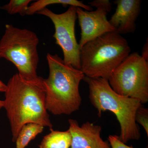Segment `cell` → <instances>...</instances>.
I'll return each instance as SVG.
<instances>
[{
	"mask_svg": "<svg viewBox=\"0 0 148 148\" xmlns=\"http://www.w3.org/2000/svg\"><path fill=\"white\" fill-rule=\"evenodd\" d=\"M6 85L4 108L10 123L13 142L16 141L20 129L27 123H38L52 128L46 106L43 78L27 81L16 73Z\"/></svg>",
	"mask_w": 148,
	"mask_h": 148,
	"instance_id": "cell-1",
	"label": "cell"
},
{
	"mask_svg": "<svg viewBox=\"0 0 148 148\" xmlns=\"http://www.w3.org/2000/svg\"><path fill=\"white\" fill-rule=\"evenodd\" d=\"M49 75L43 79L47 110L55 115H70L79 109L82 98L80 83L85 75L81 70L68 65L57 54L48 53Z\"/></svg>",
	"mask_w": 148,
	"mask_h": 148,
	"instance_id": "cell-2",
	"label": "cell"
},
{
	"mask_svg": "<svg viewBox=\"0 0 148 148\" xmlns=\"http://www.w3.org/2000/svg\"><path fill=\"white\" fill-rule=\"evenodd\" d=\"M83 80L88 85L89 99L98 110V116L106 111L115 115L120 125V141L126 144L130 140H139L141 134L135 118L138 109L143 106L140 101L117 93L108 79L85 76Z\"/></svg>",
	"mask_w": 148,
	"mask_h": 148,
	"instance_id": "cell-3",
	"label": "cell"
},
{
	"mask_svg": "<svg viewBox=\"0 0 148 148\" xmlns=\"http://www.w3.org/2000/svg\"><path fill=\"white\" fill-rule=\"evenodd\" d=\"M130 51L127 40L121 35L116 31L106 33L80 48L81 71L88 77L108 79Z\"/></svg>",
	"mask_w": 148,
	"mask_h": 148,
	"instance_id": "cell-4",
	"label": "cell"
},
{
	"mask_svg": "<svg viewBox=\"0 0 148 148\" xmlns=\"http://www.w3.org/2000/svg\"><path fill=\"white\" fill-rule=\"evenodd\" d=\"M39 39L36 33L6 24L5 32L0 40V58L12 62L18 75L27 81H34L39 62Z\"/></svg>",
	"mask_w": 148,
	"mask_h": 148,
	"instance_id": "cell-5",
	"label": "cell"
},
{
	"mask_svg": "<svg viewBox=\"0 0 148 148\" xmlns=\"http://www.w3.org/2000/svg\"><path fill=\"white\" fill-rule=\"evenodd\" d=\"M112 89L120 95L148 101V61L138 52L130 53L112 72L108 79Z\"/></svg>",
	"mask_w": 148,
	"mask_h": 148,
	"instance_id": "cell-6",
	"label": "cell"
},
{
	"mask_svg": "<svg viewBox=\"0 0 148 148\" xmlns=\"http://www.w3.org/2000/svg\"><path fill=\"white\" fill-rule=\"evenodd\" d=\"M77 8L70 6L67 11L61 14L54 13L46 8L37 14L47 16L53 22L55 28L53 37L56 44L62 49L64 62L75 69L81 70L80 48L75 34Z\"/></svg>",
	"mask_w": 148,
	"mask_h": 148,
	"instance_id": "cell-7",
	"label": "cell"
},
{
	"mask_svg": "<svg viewBox=\"0 0 148 148\" xmlns=\"http://www.w3.org/2000/svg\"><path fill=\"white\" fill-rule=\"evenodd\" d=\"M88 4L92 7L96 8V10L88 11L77 8V18L81 28L80 48L104 34L115 31L107 19V14L112 8L110 2L109 0H94Z\"/></svg>",
	"mask_w": 148,
	"mask_h": 148,
	"instance_id": "cell-8",
	"label": "cell"
},
{
	"mask_svg": "<svg viewBox=\"0 0 148 148\" xmlns=\"http://www.w3.org/2000/svg\"><path fill=\"white\" fill-rule=\"evenodd\" d=\"M69 122L72 137L70 148H112L110 143L101 138L100 125L86 122L79 126L75 120L70 119Z\"/></svg>",
	"mask_w": 148,
	"mask_h": 148,
	"instance_id": "cell-9",
	"label": "cell"
},
{
	"mask_svg": "<svg viewBox=\"0 0 148 148\" xmlns=\"http://www.w3.org/2000/svg\"><path fill=\"white\" fill-rule=\"evenodd\" d=\"M115 12L113 14L110 24L120 35L133 33L136 29L135 21L141 9L140 0H116Z\"/></svg>",
	"mask_w": 148,
	"mask_h": 148,
	"instance_id": "cell-10",
	"label": "cell"
},
{
	"mask_svg": "<svg viewBox=\"0 0 148 148\" xmlns=\"http://www.w3.org/2000/svg\"><path fill=\"white\" fill-rule=\"evenodd\" d=\"M51 132L43 138L39 148H70L72 137L69 130L60 131L50 129Z\"/></svg>",
	"mask_w": 148,
	"mask_h": 148,
	"instance_id": "cell-11",
	"label": "cell"
},
{
	"mask_svg": "<svg viewBox=\"0 0 148 148\" xmlns=\"http://www.w3.org/2000/svg\"><path fill=\"white\" fill-rule=\"evenodd\" d=\"M52 4H61L64 6L69 5L84 9L88 11L92 10V7L84 4L82 2L77 0H39L29 5L26 11V15H33L46 8L47 6Z\"/></svg>",
	"mask_w": 148,
	"mask_h": 148,
	"instance_id": "cell-12",
	"label": "cell"
},
{
	"mask_svg": "<svg viewBox=\"0 0 148 148\" xmlns=\"http://www.w3.org/2000/svg\"><path fill=\"white\" fill-rule=\"evenodd\" d=\"M44 126L38 123H27L21 127L16 141V148H25L32 140L41 133Z\"/></svg>",
	"mask_w": 148,
	"mask_h": 148,
	"instance_id": "cell-13",
	"label": "cell"
},
{
	"mask_svg": "<svg viewBox=\"0 0 148 148\" xmlns=\"http://www.w3.org/2000/svg\"><path fill=\"white\" fill-rule=\"evenodd\" d=\"M32 1L31 0H11L1 9L6 11L11 15L18 13L21 15H25L29 3Z\"/></svg>",
	"mask_w": 148,
	"mask_h": 148,
	"instance_id": "cell-14",
	"label": "cell"
},
{
	"mask_svg": "<svg viewBox=\"0 0 148 148\" xmlns=\"http://www.w3.org/2000/svg\"><path fill=\"white\" fill-rule=\"evenodd\" d=\"M135 121L141 125L145 130L148 136V109L141 106L137 111Z\"/></svg>",
	"mask_w": 148,
	"mask_h": 148,
	"instance_id": "cell-15",
	"label": "cell"
},
{
	"mask_svg": "<svg viewBox=\"0 0 148 148\" xmlns=\"http://www.w3.org/2000/svg\"><path fill=\"white\" fill-rule=\"evenodd\" d=\"M108 139L112 148H134L132 146H127L122 143L117 135H110Z\"/></svg>",
	"mask_w": 148,
	"mask_h": 148,
	"instance_id": "cell-16",
	"label": "cell"
},
{
	"mask_svg": "<svg viewBox=\"0 0 148 148\" xmlns=\"http://www.w3.org/2000/svg\"><path fill=\"white\" fill-rule=\"evenodd\" d=\"M148 40H147V41L146 42L145 44L144 45V46H143V50H142V55H141V56L147 61H148Z\"/></svg>",
	"mask_w": 148,
	"mask_h": 148,
	"instance_id": "cell-17",
	"label": "cell"
},
{
	"mask_svg": "<svg viewBox=\"0 0 148 148\" xmlns=\"http://www.w3.org/2000/svg\"><path fill=\"white\" fill-rule=\"evenodd\" d=\"M6 88V85L0 80V92H5Z\"/></svg>",
	"mask_w": 148,
	"mask_h": 148,
	"instance_id": "cell-18",
	"label": "cell"
},
{
	"mask_svg": "<svg viewBox=\"0 0 148 148\" xmlns=\"http://www.w3.org/2000/svg\"><path fill=\"white\" fill-rule=\"evenodd\" d=\"M4 107V101L0 100V109Z\"/></svg>",
	"mask_w": 148,
	"mask_h": 148,
	"instance_id": "cell-19",
	"label": "cell"
}]
</instances>
